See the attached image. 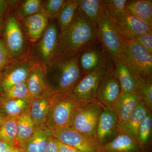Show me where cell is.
I'll return each instance as SVG.
<instances>
[{"mask_svg":"<svg viewBox=\"0 0 152 152\" xmlns=\"http://www.w3.org/2000/svg\"><path fill=\"white\" fill-rule=\"evenodd\" d=\"M79 54L57 56L45 68L46 85L52 94L70 93L83 77Z\"/></svg>","mask_w":152,"mask_h":152,"instance_id":"1","label":"cell"},{"mask_svg":"<svg viewBox=\"0 0 152 152\" xmlns=\"http://www.w3.org/2000/svg\"><path fill=\"white\" fill-rule=\"evenodd\" d=\"M97 39L95 25L77 8L71 24L59 33L56 57L79 54Z\"/></svg>","mask_w":152,"mask_h":152,"instance_id":"2","label":"cell"},{"mask_svg":"<svg viewBox=\"0 0 152 152\" xmlns=\"http://www.w3.org/2000/svg\"><path fill=\"white\" fill-rule=\"evenodd\" d=\"M85 102L77 99L71 93L53 94L46 126L51 129L67 126L77 109Z\"/></svg>","mask_w":152,"mask_h":152,"instance_id":"3","label":"cell"},{"mask_svg":"<svg viewBox=\"0 0 152 152\" xmlns=\"http://www.w3.org/2000/svg\"><path fill=\"white\" fill-rule=\"evenodd\" d=\"M121 40L122 58L142 79L152 81V54L132 40Z\"/></svg>","mask_w":152,"mask_h":152,"instance_id":"4","label":"cell"},{"mask_svg":"<svg viewBox=\"0 0 152 152\" xmlns=\"http://www.w3.org/2000/svg\"><path fill=\"white\" fill-rule=\"evenodd\" d=\"M104 108L96 101L85 102L77 109L67 126L86 135L95 137Z\"/></svg>","mask_w":152,"mask_h":152,"instance_id":"5","label":"cell"},{"mask_svg":"<svg viewBox=\"0 0 152 152\" xmlns=\"http://www.w3.org/2000/svg\"><path fill=\"white\" fill-rule=\"evenodd\" d=\"M113 66V59L108 56L95 70L84 76L70 93L74 97L83 102L96 101V95L102 79Z\"/></svg>","mask_w":152,"mask_h":152,"instance_id":"6","label":"cell"},{"mask_svg":"<svg viewBox=\"0 0 152 152\" xmlns=\"http://www.w3.org/2000/svg\"><path fill=\"white\" fill-rule=\"evenodd\" d=\"M4 39L11 60L23 58L26 53L27 42L18 17L10 12L6 17L4 25Z\"/></svg>","mask_w":152,"mask_h":152,"instance_id":"7","label":"cell"},{"mask_svg":"<svg viewBox=\"0 0 152 152\" xmlns=\"http://www.w3.org/2000/svg\"><path fill=\"white\" fill-rule=\"evenodd\" d=\"M96 30L98 39L109 56L112 59L122 58L121 38L114 27L105 8L96 26Z\"/></svg>","mask_w":152,"mask_h":152,"instance_id":"8","label":"cell"},{"mask_svg":"<svg viewBox=\"0 0 152 152\" xmlns=\"http://www.w3.org/2000/svg\"><path fill=\"white\" fill-rule=\"evenodd\" d=\"M59 30L56 24L51 22L43 35L39 41L30 55L35 61L44 68L48 65L56 57Z\"/></svg>","mask_w":152,"mask_h":152,"instance_id":"9","label":"cell"},{"mask_svg":"<svg viewBox=\"0 0 152 152\" xmlns=\"http://www.w3.org/2000/svg\"><path fill=\"white\" fill-rule=\"evenodd\" d=\"M52 136L81 152H101L102 146L94 137H88L68 126L51 129Z\"/></svg>","mask_w":152,"mask_h":152,"instance_id":"10","label":"cell"},{"mask_svg":"<svg viewBox=\"0 0 152 152\" xmlns=\"http://www.w3.org/2000/svg\"><path fill=\"white\" fill-rule=\"evenodd\" d=\"M34 62L30 54L23 58L12 60L2 72L0 94L14 85L26 82L31 66Z\"/></svg>","mask_w":152,"mask_h":152,"instance_id":"11","label":"cell"},{"mask_svg":"<svg viewBox=\"0 0 152 152\" xmlns=\"http://www.w3.org/2000/svg\"><path fill=\"white\" fill-rule=\"evenodd\" d=\"M111 20L120 37L126 39L133 40L152 31L151 27L134 16L126 9L124 13Z\"/></svg>","mask_w":152,"mask_h":152,"instance_id":"12","label":"cell"},{"mask_svg":"<svg viewBox=\"0 0 152 152\" xmlns=\"http://www.w3.org/2000/svg\"><path fill=\"white\" fill-rule=\"evenodd\" d=\"M121 93V85L114 73L113 64L101 81L96 95V101L104 107L113 110Z\"/></svg>","mask_w":152,"mask_h":152,"instance_id":"13","label":"cell"},{"mask_svg":"<svg viewBox=\"0 0 152 152\" xmlns=\"http://www.w3.org/2000/svg\"><path fill=\"white\" fill-rule=\"evenodd\" d=\"M108 56L109 55L98 39L80 52L79 64L83 77L99 66Z\"/></svg>","mask_w":152,"mask_h":152,"instance_id":"14","label":"cell"},{"mask_svg":"<svg viewBox=\"0 0 152 152\" xmlns=\"http://www.w3.org/2000/svg\"><path fill=\"white\" fill-rule=\"evenodd\" d=\"M118 118L111 109L104 107L101 114L96 131L95 138L102 146L118 134Z\"/></svg>","mask_w":152,"mask_h":152,"instance_id":"15","label":"cell"},{"mask_svg":"<svg viewBox=\"0 0 152 152\" xmlns=\"http://www.w3.org/2000/svg\"><path fill=\"white\" fill-rule=\"evenodd\" d=\"M113 61L114 73L121 85L122 93L138 92L142 78L123 58L113 59Z\"/></svg>","mask_w":152,"mask_h":152,"instance_id":"16","label":"cell"},{"mask_svg":"<svg viewBox=\"0 0 152 152\" xmlns=\"http://www.w3.org/2000/svg\"><path fill=\"white\" fill-rule=\"evenodd\" d=\"M49 20L42 10L22 19L27 37L31 43H36L42 38L48 26Z\"/></svg>","mask_w":152,"mask_h":152,"instance_id":"17","label":"cell"},{"mask_svg":"<svg viewBox=\"0 0 152 152\" xmlns=\"http://www.w3.org/2000/svg\"><path fill=\"white\" fill-rule=\"evenodd\" d=\"M52 137V130L46 125L35 127L30 137L18 143L24 152H45L49 139Z\"/></svg>","mask_w":152,"mask_h":152,"instance_id":"18","label":"cell"},{"mask_svg":"<svg viewBox=\"0 0 152 152\" xmlns=\"http://www.w3.org/2000/svg\"><path fill=\"white\" fill-rule=\"evenodd\" d=\"M142 102L138 92L122 93L113 109L118 118V124L126 121L137 106Z\"/></svg>","mask_w":152,"mask_h":152,"instance_id":"19","label":"cell"},{"mask_svg":"<svg viewBox=\"0 0 152 152\" xmlns=\"http://www.w3.org/2000/svg\"><path fill=\"white\" fill-rule=\"evenodd\" d=\"M52 94L48 91L39 96L32 99L30 115L35 127L46 125Z\"/></svg>","mask_w":152,"mask_h":152,"instance_id":"20","label":"cell"},{"mask_svg":"<svg viewBox=\"0 0 152 152\" xmlns=\"http://www.w3.org/2000/svg\"><path fill=\"white\" fill-rule=\"evenodd\" d=\"M26 82L32 99L39 96L48 91L46 85L45 68L37 62L33 63L31 66Z\"/></svg>","mask_w":152,"mask_h":152,"instance_id":"21","label":"cell"},{"mask_svg":"<svg viewBox=\"0 0 152 152\" xmlns=\"http://www.w3.org/2000/svg\"><path fill=\"white\" fill-rule=\"evenodd\" d=\"M148 111L143 103H140L126 121L118 124L119 133H124L137 141L139 127Z\"/></svg>","mask_w":152,"mask_h":152,"instance_id":"22","label":"cell"},{"mask_svg":"<svg viewBox=\"0 0 152 152\" xmlns=\"http://www.w3.org/2000/svg\"><path fill=\"white\" fill-rule=\"evenodd\" d=\"M101 152H146L137 142L124 133L120 132L111 141L102 147Z\"/></svg>","mask_w":152,"mask_h":152,"instance_id":"23","label":"cell"},{"mask_svg":"<svg viewBox=\"0 0 152 152\" xmlns=\"http://www.w3.org/2000/svg\"><path fill=\"white\" fill-rule=\"evenodd\" d=\"M126 9L134 16L152 27V0L128 1Z\"/></svg>","mask_w":152,"mask_h":152,"instance_id":"24","label":"cell"},{"mask_svg":"<svg viewBox=\"0 0 152 152\" xmlns=\"http://www.w3.org/2000/svg\"><path fill=\"white\" fill-rule=\"evenodd\" d=\"M78 9L96 25L105 10L102 0H78Z\"/></svg>","mask_w":152,"mask_h":152,"instance_id":"25","label":"cell"},{"mask_svg":"<svg viewBox=\"0 0 152 152\" xmlns=\"http://www.w3.org/2000/svg\"><path fill=\"white\" fill-rule=\"evenodd\" d=\"M31 100L32 99H3L1 111L7 116H19L30 109Z\"/></svg>","mask_w":152,"mask_h":152,"instance_id":"26","label":"cell"},{"mask_svg":"<svg viewBox=\"0 0 152 152\" xmlns=\"http://www.w3.org/2000/svg\"><path fill=\"white\" fill-rule=\"evenodd\" d=\"M18 117L8 116L6 117L0 127V141L12 146L18 147L17 128Z\"/></svg>","mask_w":152,"mask_h":152,"instance_id":"27","label":"cell"},{"mask_svg":"<svg viewBox=\"0 0 152 152\" xmlns=\"http://www.w3.org/2000/svg\"><path fill=\"white\" fill-rule=\"evenodd\" d=\"M78 6V2L77 0L67 1L56 18L60 33L64 31L71 24L75 15Z\"/></svg>","mask_w":152,"mask_h":152,"instance_id":"28","label":"cell"},{"mask_svg":"<svg viewBox=\"0 0 152 152\" xmlns=\"http://www.w3.org/2000/svg\"><path fill=\"white\" fill-rule=\"evenodd\" d=\"M152 134V112L148 111L146 117L139 127L137 142L146 152H148L151 145Z\"/></svg>","mask_w":152,"mask_h":152,"instance_id":"29","label":"cell"},{"mask_svg":"<svg viewBox=\"0 0 152 152\" xmlns=\"http://www.w3.org/2000/svg\"><path fill=\"white\" fill-rule=\"evenodd\" d=\"M17 128L18 143L27 140L32 134L35 127L30 116L29 109L18 117Z\"/></svg>","mask_w":152,"mask_h":152,"instance_id":"30","label":"cell"},{"mask_svg":"<svg viewBox=\"0 0 152 152\" xmlns=\"http://www.w3.org/2000/svg\"><path fill=\"white\" fill-rule=\"evenodd\" d=\"M0 95L3 99H32L26 81L12 86Z\"/></svg>","mask_w":152,"mask_h":152,"instance_id":"31","label":"cell"},{"mask_svg":"<svg viewBox=\"0 0 152 152\" xmlns=\"http://www.w3.org/2000/svg\"><path fill=\"white\" fill-rule=\"evenodd\" d=\"M45 2L41 0H26L19 6V16L23 19L40 12L42 10Z\"/></svg>","mask_w":152,"mask_h":152,"instance_id":"32","label":"cell"},{"mask_svg":"<svg viewBox=\"0 0 152 152\" xmlns=\"http://www.w3.org/2000/svg\"><path fill=\"white\" fill-rule=\"evenodd\" d=\"M127 0H104V6L111 19L121 15L126 10Z\"/></svg>","mask_w":152,"mask_h":152,"instance_id":"33","label":"cell"},{"mask_svg":"<svg viewBox=\"0 0 152 152\" xmlns=\"http://www.w3.org/2000/svg\"><path fill=\"white\" fill-rule=\"evenodd\" d=\"M138 92L142 101L149 111H152V81L142 79Z\"/></svg>","mask_w":152,"mask_h":152,"instance_id":"34","label":"cell"},{"mask_svg":"<svg viewBox=\"0 0 152 152\" xmlns=\"http://www.w3.org/2000/svg\"><path fill=\"white\" fill-rule=\"evenodd\" d=\"M66 1L65 0H48L44 3L42 10L50 20L56 18Z\"/></svg>","mask_w":152,"mask_h":152,"instance_id":"35","label":"cell"},{"mask_svg":"<svg viewBox=\"0 0 152 152\" xmlns=\"http://www.w3.org/2000/svg\"><path fill=\"white\" fill-rule=\"evenodd\" d=\"M11 61L8 50L4 40L0 39V72H2Z\"/></svg>","mask_w":152,"mask_h":152,"instance_id":"36","label":"cell"},{"mask_svg":"<svg viewBox=\"0 0 152 152\" xmlns=\"http://www.w3.org/2000/svg\"><path fill=\"white\" fill-rule=\"evenodd\" d=\"M132 40L143 47L152 54V31L143 35L137 37Z\"/></svg>","mask_w":152,"mask_h":152,"instance_id":"37","label":"cell"},{"mask_svg":"<svg viewBox=\"0 0 152 152\" xmlns=\"http://www.w3.org/2000/svg\"><path fill=\"white\" fill-rule=\"evenodd\" d=\"M16 1H9L0 0V18L3 19L4 16L8 11L10 7L12 5H15Z\"/></svg>","mask_w":152,"mask_h":152,"instance_id":"38","label":"cell"},{"mask_svg":"<svg viewBox=\"0 0 152 152\" xmlns=\"http://www.w3.org/2000/svg\"><path fill=\"white\" fill-rule=\"evenodd\" d=\"M54 140L58 146L60 152H81L73 147L63 143L57 139L54 138Z\"/></svg>","mask_w":152,"mask_h":152,"instance_id":"39","label":"cell"},{"mask_svg":"<svg viewBox=\"0 0 152 152\" xmlns=\"http://www.w3.org/2000/svg\"><path fill=\"white\" fill-rule=\"evenodd\" d=\"M45 152H60L53 136L49 139Z\"/></svg>","mask_w":152,"mask_h":152,"instance_id":"40","label":"cell"},{"mask_svg":"<svg viewBox=\"0 0 152 152\" xmlns=\"http://www.w3.org/2000/svg\"><path fill=\"white\" fill-rule=\"evenodd\" d=\"M4 152H24L23 150L21 149L19 147L14 146H12L9 147Z\"/></svg>","mask_w":152,"mask_h":152,"instance_id":"41","label":"cell"},{"mask_svg":"<svg viewBox=\"0 0 152 152\" xmlns=\"http://www.w3.org/2000/svg\"><path fill=\"white\" fill-rule=\"evenodd\" d=\"M11 145L0 141V152H4L9 147L12 146Z\"/></svg>","mask_w":152,"mask_h":152,"instance_id":"42","label":"cell"},{"mask_svg":"<svg viewBox=\"0 0 152 152\" xmlns=\"http://www.w3.org/2000/svg\"><path fill=\"white\" fill-rule=\"evenodd\" d=\"M7 116L6 114L1 111H0V127L1 126Z\"/></svg>","mask_w":152,"mask_h":152,"instance_id":"43","label":"cell"},{"mask_svg":"<svg viewBox=\"0 0 152 152\" xmlns=\"http://www.w3.org/2000/svg\"><path fill=\"white\" fill-rule=\"evenodd\" d=\"M3 99L0 95V111L1 108L2 104Z\"/></svg>","mask_w":152,"mask_h":152,"instance_id":"44","label":"cell"},{"mask_svg":"<svg viewBox=\"0 0 152 152\" xmlns=\"http://www.w3.org/2000/svg\"><path fill=\"white\" fill-rule=\"evenodd\" d=\"M3 25V19L0 18V32L1 29Z\"/></svg>","mask_w":152,"mask_h":152,"instance_id":"45","label":"cell"},{"mask_svg":"<svg viewBox=\"0 0 152 152\" xmlns=\"http://www.w3.org/2000/svg\"><path fill=\"white\" fill-rule=\"evenodd\" d=\"M2 75V72H0V79H1V76Z\"/></svg>","mask_w":152,"mask_h":152,"instance_id":"46","label":"cell"}]
</instances>
